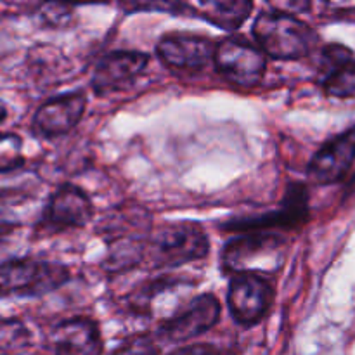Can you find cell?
I'll return each instance as SVG.
<instances>
[{
  "instance_id": "1",
  "label": "cell",
  "mask_w": 355,
  "mask_h": 355,
  "mask_svg": "<svg viewBox=\"0 0 355 355\" xmlns=\"http://www.w3.org/2000/svg\"><path fill=\"white\" fill-rule=\"evenodd\" d=\"M101 234L110 250L104 260L106 270L110 274L125 272L144 262L151 218L142 207H121L104 218Z\"/></svg>"
},
{
  "instance_id": "2",
  "label": "cell",
  "mask_w": 355,
  "mask_h": 355,
  "mask_svg": "<svg viewBox=\"0 0 355 355\" xmlns=\"http://www.w3.org/2000/svg\"><path fill=\"white\" fill-rule=\"evenodd\" d=\"M253 37L263 54L279 61L307 58L318 44V35L293 12L263 10L253 23Z\"/></svg>"
},
{
  "instance_id": "3",
  "label": "cell",
  "mask_w": 355,
  "mask_h": 355,
  "mask_svg": "<svg viewBox=\"0 0 355 355\" xmlns=\"http://www.w3.org/2000/svg\"><path fill=\"white\" fill-rule=\"evenodd\" d=\"M208 252L210 239L200 224L191 220L168 222L151 231L146 243L144 262L155 269H168L203 260Z\"/></svg>"
},
{
  "instance_id": "4",
  "label": "cell",
  "mask_w": 355,
  "mask_h": 355,
  "mask_svg": "<svg viewBox=\"0 0 355 355\" xmlns=\"http://www.w3.org/2000/svg\"><path fill=\"white\" fill-rule=\"evenodd\" d=\"M286 238L277 232H246L225 245L222 267L229 274L276 272L286 257Z\"/></svg>"
},
{
  "instance_id": "5",
  "label": "cell",
  "mask_w": 355,
  "mask_h": 355,
  "mask_svg": "<svg viewBox=\"0 0 355 355\" xmlns=\"http://www.w3.org/2000/svg\"><path fill=\"white\" fill-rule=\"evenodd\" d=\"M69 281V269L59 262L12 259L0 263V298L44 297Z\"/></svg>"
},
{
  "instance_id": "6",
  "label": "cell",
  "mask_w": 355,
  "mask_h": 355,
  "mask_svg": "<svg viewBox=\"0 0 355 355\" xmlns=\"http://www.w3.org/2000/svg\"><path fill=\"white\" fill-rule=\"evenodd\" d=\"M214 64L232 85L255 87L266 76L267 55L243 37H225L215 47Z\"/></svg>"
},
{
  "instance_id": "7",
  "label": "cell",
  "mask_w": 355,
  "mask_h": 355,
  "mask_svg": "<svg viewBox=\"0 0 355 355\" xmlns=\"http://www.w3.org/2000/svg\"><path fill=\"white\" fill-rule=\"evenodd\" d=\"M276 291L259 274H234L227 286V307L232 319L245 328L262 322L270 312Z\"/></svg>"
},
{
  "instance_id": "8",
  "label": "cell",
  "mask_w": 355,
  "mask_h": 355,
  "mask_svg": "<svg viewBox=\"0 0 355 355\" xmlns=\"http://www.w3.org/2000/svg\"><path fill=\"white\" fill-rule=\"evenodd\" d=\"M222 307L217 297L211 293L198 295L187 304L180 305L159 324L158 336L168 343H184L210 331L220 321Z\"/></svg>"
},
{
  "instance_id": "9",
  "label": "cell",
  "mask_w": 355,
  "mask_h": 355,
  "mask_svg": "<svg viewBox=\"0 0 355 355\" xmlns=\"http://www.w3.org/2000/svg\"><path fill=\"white\" fill-rule=\"evenodd\" d=\"M309 218V193L305 184L293 182L288 186L281 208L253 217L236 218L222 225L224 231L246 234V232H277L291 231L304 225Z\"/></svg>"
},
{
  "instance_id": "10",
  "label": "cell",
  "mask_w": 355,
  "mask_h": 355,
  "mask_svg": "<svg viewBox=\"0 0 355 355\" xmlns=\"http://www.w3.org/2000/svg\"><path fill=\"white\" fill-rule=\"evenodd\" d=\"M215 44L210 37L189 31H170L159 37L156 54L173 71L198 73L214 62Z\"/></svg>"
},
{
  "instance_id": "11",
  "label": "cell",
  "mask_w": 355,
  "mask_h": 355,
  "mask_svg": "<svg viewBox=\"0 0 355 355\" xmlns=\"http://www.w3.org/2000/svg\"><path fill=\"white\" fill-rule=\"evenodd\" d=\"M94 217V207L85 191L75 184H62L49 198L42 211L40 227L45 232H62L85 227Z\"/></svg>"
},
{
  "instance_id": "12",
  "label": "cell",
  "mask_w": 355,
  "mask_h": 355,
  "mask_svg": "<svg viewBox=\"0 0 355 355\" xmlns=\"http://www.w3.org/2000/svg\"><path fill=\"white\" fill-rule=\"evenodd\" d=\"M149 64V55L139 51H113L103 55L94 68L90 87L97 96L120 92L132 85Z\"/></svg>"
},
{
  "instance_id": "13",
  "label": "cell",
  "mask_w": 355,
  "mask_h": 355,
  "mask_svg": "<svg viewBox=\"0 0 355 355\" xmlns=\"http://www.w3.org/2000/svg\"><path fill=\"white\" fill-rule=\"evenodd\" d=\"M87 96L82 90L66 92L45 101L31 120V130L42 139H55L69 134L82 120Z\"/></svg>"
},
{
  "instance_id": "14",
  "label": "cell",
  "mask_w": 355,
  "mask_h": 355,
  "mask_svg": "<svg viewBox=\"0 0 355 355\" xmlns=\"http://www.w3.org/2000/svg\"><path fill=\"white\" fill-rule=\"evenodd\" d=\"M355 163V125L329 139L312 156L307 166V177L312 184L329 186L340 182Z\"/></svg>"
},
{
  "instance_id": "15",
  "label": "cell",
  "mask_w": 355,
  "mask_h": 355,
  "mask_svg": "<svg viewBox=\"0 0 355 355\" xmlns=\"http://www.w3.org/2000/svg\"><path fill=\"white\" fill-rule=\"evenodd\" d=\"M49 343L54 355H101L104 350L99 326L89 318L58 322L49 335Z\"/></svg>"
},
{
  "instance_id": "16",
  "label": "cell",
  "mask_w": 355,
  "mask_h": 355,
  "mask_svg": "<svg viewBox=\"0 0 355 355\" xmlns=\"http://www.w3.org/2000/svg\"><path fill=\"white\" fill-rule=\"evenodd\" d=\"M319 69L322 73V89L329 97H355V58L342 44L324 45L319 52Z\"/></svg>"
},
{
  "instance_id": "17",
  "label": "cell",
  "mask_w": 355,
  "mask_h": 355,
  "mask_svg": "<svg viewBox=\"0 0 355 355\" xmlns=\"http://www.w3.org/2000/svg\"><path fill=\"white\" fill-rule=\"evenodd\" d=\"M184 6H186V14L207 19L208 23L225 31L238 30L253 10V3L246 0H210V2H201L196 6H191V3H184Z\"/></svg>"
},
{
  "instance_id": "18",
  "label": "cell",
  "mask_w": 355,
  "mask_h": 355,
  "mask_svg": "<svg viewBox=\"0 0 355 355\" xmlns=\"http://www.w3.org/2000/svg\"><path fill=\"white\" fill-rule=\"evenodd\" d=\"M24 158L21 155V137L14 134L0 135V173L12 172L23 166Z\"/></svg>"
},
{
  "instance_id": "19",
  "label": "cell",
  "mask_w": 355,
  "mask_h": 355,
  "mask_svg": "<svg viewBox=\"0 0 355 355\" xmlns=\"http://www.w3.org/2000/svg\"><path fill=\"white\" fill-rule=\"evenodd\" d=\"M111 355H159V347L153 335L137 333L125 338Z\"/></svg>"
},
{
  "instance_id": "20",
  "label": "cell",
  "mask_w": 355,
  "mask_h": 355,
  "mask_svg": "<svg viewBox=\"0 0 355 355\" xmlns=\"http://www.w3.org/2000/svg\"><path fill=\"white\" fill-rule=\"evenodd\" d=\"M73 16V9L69 6H61V3H45L40 6V17L49 26H62Z\"/></svg>"
},
{
  "instance_id": "21",
  "label": "cell",
  "mask_w": 355,
  "mask_h": 355,
  "mask_svg": "<svg viewBox=\"0 0 355 355\" xmlns=\"http://www.w3.org/2000/svg\"><path fill=\"white\" fill-rule=\"evenodd\" d=\"M168 355H224L218 349L211 345H187L172 350Z\"/></svg>"
},
{
  "instance_id": "22",
  "label": "cell",
  "mask_w": 355,
  "mask_h": 355,
  "mask_svg": "<svg viewBox=\"0 0 355 355\" xmlns=\"http://www.w3.org/2000/svg\"><path fill=\"white\" fill-rule=\"evenodd\" d=\"M6 118H7V107L3 106V103L0 101V125L3 123V120H6Z\"/></svg>"
},
{
  "instance_id": "23",
  "label": "cell",
  "mask_w": 355,
  "mask_h": 355,
  "mask_svg": "<svg viewBox=\"0 0 355 355\" xmlns=\"http://www.w3.org/2000/svg\"><path fill=\"white\" fill-rule=\"evenodd\" d=\"M0 355H9V354H6V352H0Z\"/></svg>"
}]
</instances>
